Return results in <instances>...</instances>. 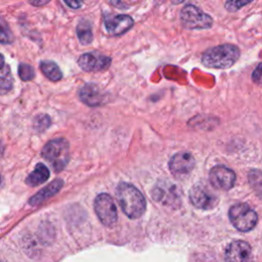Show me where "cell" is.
Here are the masks:
<instances>
[{
	"mask_svg": "<svg viewBox=\"0 0 262 262\" xmlns=\"http://www.w3.org/2000/svg\"><path fill=\"white\" fill-rule=\"evenodd\" d=\"M118 202L123 212L131 219L139 218L145 211L146 202L143 194L134 185L122 182L116 190Z\"/></svg>",
	"mask_w": 262,
	"mask_h": 262,
	"instance_id": "cell-1",
	"label": "cell"
},
{
	"mask_svg": "<svg viewBox=\"0 0 262 262\" xmlns=\"http://www.w3.org/2000/svg\"><path fill=\"white\" fill-rule=\"evenodd\" d=\"M239 49L233 44H221L207 49L202 54V63L213 69H227L239 57Z\"/></svg>",
	"mask_w": 262,
	"mask_h": 262,
	"instance_id": "cell-2",
	"label": "cell"
},
{
	"mask_svg": "<svg viewBox=\"0 0 262 262\" xmlns=\"http://www.w3.org/2000/svg\"><path fill=\"white\" fill-rule=\"evenodd\" d=\"M42 157L50 163L56 172L61 171L70 159L69 142L63 138L48 141L42 149Z\"/></svg>",
	"mask_w": 262,
	"mask_h": 262,
	"instance_id": "cell-3",
	"label": "cell"
},
{
	"mask_svg": "<svg viewBox=\"0 0 262 262\" xmlns=\"http://www.w3.org/2000/svg\"><path fill=\"white\" fill-rule=\"evenodd\" d=\"M228 216L231 224L239 231L253 229L258 221L257 213L247 204H235L230 207Z\"/></svg>",
	"mask_w": 262,
	"mask_h": 262,
	"instance_id": "cell-4",
	"label": "cell"
},
{
	"mask_svg": "<svg viewBox=\"0 0 262 262\" xmlns=\"http://www.w3.org/2000/svg\"><path fill=\"white\" fill-rule=\"evenodd\" d=\"M180 21L185 29L189 30H205L213 25L212 17L193 4H187L181 9Z\"/></svg>",
	"mask_w": 262,
	"mask_h": 262,
	"instance_id": "cell-5",
	"label": "cell"
},
{
	"mask_svg": "<svg viewBox=\"0 0 262 262\" xmlns=\"http://www.w3.org/2000/svg\"><path fill=\"white\" fill-rule=\"evenodd\" d=\"M94 211L105 226H111L118 219V212L113 198L107 193H100L94 200Z\"/></svg>",
	"mask_w": 262,
	"mask_h": 262,
	"instance_id": "cell-6",
	"label": "cell"
},
{
	"mask_svg": "<svg viewBox=\"0 0 262 262\" xmlns=\"http://www.w3.org/2000/svg\"><path fill=\"white\" fill-rule=\"evenodd\" d=\"M189 200L191 204L203 210L213 209L217 203L218 198L204 184H194L189 191Z\"/></svg>",
	"mask_w": 262,
	"mask_h": 262,
	"instance_id": "cell-7",
	"label": "cell"
},
{
	"mask_svg": "<svg viewBox=\"0 0 262 262\" xmlns=\"http://www.w3.org/2000/svg\"><path fill=\"white\" fill-rule=\"evenodd\" d=\"M178 187L170 182H159L152 189V198L166 206H176L181 202Z\"/></svg>",
	"mask_w": 262,
	"mask_h": 262,
	"instance_id": "cell-8",
	"label": "cell"
},
{
	"mask_svg": "<svg viewBox=\"0 0 262 262\" xmlns=\"http://www.w3.org/2000/svg\"><path fill=\"white\" fill-rule=\"evenodd\" d=\"M209 179L215 188L228 190L234 185L235 174L231 169L222 165H217L210 170Z\"/></svg>",
	"mask_w": 262,
	"mask_h": 262,
	"instance_id": "cell-9",
	"label": "cell"
},
{
	"mask_svg": "<svg viewBox=\"0 0 262 262\" xmlns=\"http://www.w3.org/2000/svg\"><path fill=\"white\" fill-rule=\"evenodd\" d=\"M111 62L112 59L108 56L99 52H86L78 59L80 68L86 72H99L105 70Z\"/></svg>",
	"mask_w": 262,
	"mask_h": 262,
	"instance_id": "cell-10",
	"label": "cell"
},
{
	"mask_svg": "<svg viewBox=\"0 0 262 262\" xmlns=\"http://www.w3.org/2000/svg\"><path fill=\"white\" fill-rule=\"evenodd\" d=\"M225 260L226 262H253L250 245L244 241L230 243L225 251Z\"/></svg>",
	"mask_w": 262,
	"mask_h": 262,
	"instance_id": "cell-11",
	"label": "cell"
},
{
	"mask_svg": "<svg viewBox=\"0 0 262 262\" xmlns=\"http://www.w3.org/2000/svg\"><path fill=\"white\" fill-rule=\"evenodd\" d=\"M103 21H104L106 31L114 36H118L126 33L133 27V24H134L133 18L126 14L106 15L104 16Z\"/></svg>",
	"mask_w": 262,
	"mask_h": 262,
	"instance_id": "cell-12",
	"label": "cell"
},
{
	"mask_svg": "<svg viewBox=\"0 0 262 262\" xmlns=\"http://www.w3.org/2000/svg\"><path fill=\"white\" fill-rule=\"evenodd\" d=\"M194 159L191 154L180 151L175 154L169 161V169L174 174H187L194 167Z\"/></svg>",
	"mask_w": 262,
	"mask_h": 262,
	"instance_id": "cell-13",
	"label": "cell"
},
{
	"mask_svg": "<svg viewBox=\"0 0 262 262\" xmlns=\"http://www.w3.org/2000/svg\"><path fill=\"white\" fill-rule=\"evenodd\" d=\"M79 96L81 100L89 106H98L104 102V96L100 89L92 84H85L79 91Z\"/></svg>",
	"mask_w": 262,
	"mask_h": 262,
	"instance_id": "cell-14",
	"label": "cell"
},
{
	"mask_svg": "<svg viewBox=\"0 0 262 262\" xmlns=\"http://www.w3.org/2000/svg\"><path fill=\"white\" fill-rule=\"evenodd\" d=\"M62 185H63V181L61 179H55L54 181H52L48 185H46L44 188L39 190L37 193H35L29 200V204L31 206H38V205L42 204L43 202L47 201L48 199H50L51 196L56 194L59 191V189L62 187Z\"/></svg>",
	"mask_w": 262,
	"mask_h": 262,
	"instance_id": "cell-15",
	"label": "cell"
},
{
	"mask_svg": "<svg viewBox=\"0 0 262 262\" xmlns=\"http://www.w3.org/2000/svg\"><path fill=\"white\" fill-rule=\"evenodd\" d=\"M50 176L48 168L39 163L35 167V169L29 174V176L26 178V183L30 186H37L39 184L44 183Z\"/></svg>",
	"mask_w": 262,
	"mask_h": 262,
	"instance_id": "cell-16",
	"label": "cell"
},
{
	"mask_svg": "<svg viewBox=\"0 0 262 262\" xmlns=\"http://www.w3.org/2000/svg\"><path fill=\"white\" fill-rule=\"evenodd\" d=\"M40 69L42 71V73L51 81H58L61 79L62 74L61 71L59 70L58 66L51 61V60H43L40 63Z\"/></svg>",
	"mask_w": 262,
	"mask_h": 262,
	"instance_id": "cell-17",
	"label": "cell"
},
{
	"mask_svg": "<svg viewBox=\"0 0 262 262\" xmlns=\"http://www.w3.org/2000/svg\"><path fill=\"white\" fill-rule=\"evenodd\" d=\"M77 36L80 40V42L84 45L86 44H90L92 39H93V35H92V31H91V26L90 23L86 19L81 20L78 26H77Z\"/></svg>",
	"mask_w": 262,
	"mask_h": 262,
	"instance_id": "cell-18",
	"label": "cell"
},
{
	"mask_svg": "<svg viewBox=\"0 0 262 262\" xmlns=\"http://www.w3.org/2000/svg\"><path fill=\"white\" fill-rule=\"evenodd\" d=\"M13 85V78L11 76L10 68L5 66L3 69L0 70V94H6L12 89Z\"/></svg>",
	"mask_w": 262,
	"mask_h": 262,
	"instance_id": "cell-19",
	"label": "cell"
},
{
	"mask_svg": "<svg viewBox=\"0 0 262 262\" xmlns=\"http://www.w3.org/2000/svg\"><path fill=\"white\" fill-rule=\"evenodd\" d=\"M249 182L255 192L262 199V172L260 170H251L249 173Z\"/></svg>",
	"mask_w": 262,
	"mask_h": 262,
	"instance_id": "cell-20",
	"label": "cell"
},
{
	"mask_svg": "<svg viewBox=\"0 0 262 262\" xmlns=\"http://www.w3.org/2000/svg\"><path fill=\"white\" fill-rule=\"evenodd\" d=\"M13 41L12 32L5 21V19L0 15V43L9 44Z\"/></svg>",
	"mask_w": 262,
	"mask_h": 262,
	"instance_id": "cell-21",
	"label": "cell"
},
{
	"mask_svg": "<svg viewBox=\"0 0 262 262\" xmlns=\"http://www.w3.org/2000/svg\"><path fill=\"white\" fill-rule=\"evenodd\" d=\"M18 76L23 81H31L35 77L34 69L28 63H19L18 66Z\"/></svg>",
	"mask_w": 262,
	"mask_h": 262,
	"instance_id": "cell-22",
	"label": "cell"
},
{
	"mask_svg": "<svg viewBox=\"0 0 262 262\" xmlns=\"http://www.w3.org/2000/svg\"><path fill=\"white\" fill-rule=\"evenodd\" d=\"M51 124L50 118L47 115H38L34 120V128L38 132L45 131Z\"/></svg>",
	"mask_w": 262,
	"mask_h": 262,
	"instance_id": "cell-23",
	"label": "cell"
},
{
	"mask_svg": "<svg viewBox=\"0 0 262 262\" xmlns=\"http://www.w3.org/2000/svg\"><path fill=\"white\" fill-rule=\"evenodd\" d=\"M249 3H251V2H247V1H227L225 3V8L228 11L232 12V11L238 10L239 8H242L245 5H248Z\"/></svg>",
	"mask_w": 262,
	"mask_h": 262,
	"instance_id": "cell-24",
	"label": "cell"
},
{
	"mask_svg": "<svg viewBox=\"0 0 262 262\" xmlns=\"http://www.w3.org/2000/svg\"><path fill=\"white\" fill-rule=\"evenodd\" d=\"M252 80L257 85L262 86V62H260L252 73Z\"/></svg>",
	"mask_w": 262,
	"mask_h": 262,
	"instance_id": "cell-25",
	"label": "cell"
},
{
	"mask_svg": "<svg viewBox=\"0 0 262 262\" xmlns=\"http://www.w3.org/2000/svg\"><path fill=\"white\" fill-rule=\"evenodd\" d=\"M64 3L69 6H71L72 8H79L83 3L82 2H78V1H64Z\"/></svg>",
	"mask_w": 262,
	"mask_h": 262,
	"instance_id": "cell-26",
	"label": "cell"
},
{
	"mask_svg": "<svg viewBox=\"0 0 262 262\" xmlns=\"http://www.w3.org/2000/svg\"><path fill=\"white\" fill-rule=\"evenodd\" d=\"M48 1H31L30 3L32 5H35V6H39V5H43V4H46Z\"/></svg>",
	"mask_w": 262,
	"mask_h": 262,
	"instance_id": "cell-27",
	"label": "cell"
},
{
	"mask_svg": "<svg viewBox=\"0 0 262 262\" xmlns=\"http://www.w3.org/2000/svg\"><path fill=\"white\" fill-rule=\"evenodd\" d=\"M5 66H4V56L0 53V70L3 69Z\"/></svg>",
	"mask_w": 262,
	"mask_h": 262,
	"instance_id": "cell-28",
	"label": "cell"
}]
</instances>
